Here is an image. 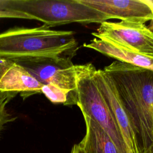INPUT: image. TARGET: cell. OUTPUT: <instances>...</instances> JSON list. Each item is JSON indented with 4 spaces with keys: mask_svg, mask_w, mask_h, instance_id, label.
I'll return each mask as SVG.
<instances>
[{
    "mask_svg": "<svg viewBox=\"0 0 153 153\" xmlns=\"http://www.w3.org/2000/svg\"><path fill=\"white\" fill-rule=\"evenodd\" d=\"M11 61L10 60H6L0 58V76L7 68V67L11 64Z\"/></svg>",
    "mask_w": 153,
    "mask_h": 153,
    "instance_id": "9a60e30c",
    "label": "cell"
},
{
    "mask_svg": "<svg viewBox=\"0 0 153 153\" xmlns=\"http://www.w3.org/2000/svg\"><path fill=\"white\" fill-rule=\"evenodd\" d=\"M108 16L117 19L145 23L153 18V5L150 1L143 0H79Z\"/></svg>",
    "mask_w": 153,
    "mask_h": 153,
    "instance_id": "ba28073f",
    "label": "cell"
},
{
    "mask_svg": "<svg viewBox=\"0 0 153 153\" xmlns=\"http://www.w3.org/2000/svg\"><path fill=\"white\" fill-rule=\"evenodd\" d=\"M42 86L27 70L12 61L0 76V91L20 93L23 99L41 93Z\"/></svg>",
    "mask_w": 153,
    "mask_h": 153,
    "instance_id": "9c48e42d",
    "label": "cell"
},
{
    "mask_svg": "<svg viewBox=\"0 0 153 153\" xmlns=\"http://www.w3.org/2000/svg\"><path fill=\"white\" fill-rule=\"evenodd\" d=\"M94 37H102L135 53L153 58V32L139 22L105 21L100 23Z\"/></svg>",
    "mask_w": 153,
    "mask_h": 153,
    "instance_id": "8992f818",
    "label": "cell"
},
{
    "mask_svg": "<svg viewBox=\"0 0 153 153\" xmlns=\"http://www.w3.org/2000/svg\"><path fill=\"white\" fill-rule=\"evenodd\" d=\"M103 71L113 81L140 153L153 145V71L115 61Z\"/></svg>",
    "mask_w": 153,
    "mask_h": 153,
    "instance_id": "6da1fadb",
    "label": "cell"
},
{
    "mask_svg": "<svg viewBox=\"0 0 153 153\" xmlns=\"http://www.w3.org/2000/svg\"><path fill=\"white\" fill-rule=\"evenodd\" d=\"M0 18H13L34 20L33 17L26 14L13 11H0Z\"/></svg>",
    "mask_w": 153,
    "mask_h": 153,
    "instance_id": "5bb4252c",
    "label": "cell"
},
{
    "mask_svg": "<svg viewBox=\"0 0 153 153\" xmlns=\"http://www.w3.org/2000/svg\"><path fill=\"white\" fill-rule=\"evenodd\" d=\"M11 61L27 70L43 85L52 84L78 94L75 65L62 56L19 58Z\"/></svg>",
    "mask_w": 153,
    "mask_h": 153,
    "instance_id": "5b68a950",
    "label": "cell"
},
{
    "mask_svg": "<svg viewBox=\"0 0 153 153\" xmlns=\"http://www.w3.org/2000/svg\"><path fill=\"white\" fill-rule=\"evenodd\" d=\"M95 69L90 63L75 65L78 93L76 106L82 115L94 120L103 128L119 153H131L95 82L93 78Z\"/></svg>",
    "mask_w": 153,
    "mask_h": 153,
    "instance_id": "277c9868",
    "label": "cell"
},
{
    "mask_svg": "<svg viewBox=\"0 0 153 153\" xmlns=\"http://www.w3.org/2000/svg\"><path fill=\"white\" fill-rule=\"evenodd\" d=\"M17 94L16 93L0 91V133L4 126L14 120L7 110V104Z\"/></svg>",
    "mask_w": 153,
    "mask_h": 153,
    "instance_id": "4fadbf2b",
    "label": "cell"
},
{
    "mask_svg": "<svg viewBox=\"0 0 153 153\" xmlns=\"http://www.w3.org/2000/svg\"><path fill=\"white\" fill-rule=\"evenodd\" d=\"M145 153H153V145Z\"/></svg>",
    "mask_w": 153,
    "mask_h": 153,
    "instance_id": "ac0fdd59",
    "label": "cell"
},
{
    "mask_svg": "<svg viewBox=\"0 0 153 153\" xmlns=\"http://www.w3.org/2000/svg\"><path fill=\"white\" fill-rule=\"evenodd\" d=\"M71 153H85V152L78 145V144H75L71 149Z\"/></svg>",
    "mask_w": 153,
    "mask_h": 153,
    "instance_id": "2e32d148",
    "label": "cell"
},
{
    "mask_svg": "<svg viewBox=\"0 0 153 153\" xmlns=\"http://www.w3.org/2000/svg\"><path fill=\"white\" fill-rule=\"evenodd\" d=\"M147 27H148V28L150 30H151V31L153 32V18H152V19L150 21V23H149V25L147 26Z\"/></svg>",
    "mask_w": 153,
    "mask_h": 153,
    "instance_id": "e0dca14e",
    "label": "cell"
},
{
    "mask_svg": "<svg viewBox=\"0 0 153 153\" xmlns=\"http://www.w3.org/2000/svg\"><path fill=\"white\" fill-rule=\"evenodd\" d=\"M74 32L56 30L42 25L36 27H14L0 33V58L62 56L72 59L78 42Z\"/></svg>",
    "mask_w": 153,
    "mask_h": 153,
    "instance_id": "7a4b0ae2",
    "label": "cell"
},
{
    "mask_svg": "<svg viewBox=\"0 0 153 153\" xmlns=\"http://www.w3.org/2000/svg\"><path fill=\"white\" fill-rule=\"evenodd\" d=\"M41 93L53 103H62L65 106L76 105L78 94L52 84L44 85Z\"/></svg>",
    "mask_w": 153,
    "mask_h": 153,
    "instance_id": "7c38bea8",
    "label": "cell"
},
{
    "mask_svg": "<svg viewBox=\"0 0 153 153\" xmlns=\"http://www.w3.org/2000/svg\"><path fill=\"white\" fill-rule=\"evenodd\" d=\"M93 78L128 149L131 153H140L131 124L113 81L103 69H95Z\"/></svg>",
    "mask_w": 153,
    "mask_h": 153,
    "instance_id": "52a82bcc",
    "label": "cell"
},
{
    "mask_svg": "<svg viewBox=\"0 0 153 153\" xmlns=\"http://www.w3.org/2000/svg\"><path fill=\"white\" fill-rule=\"evenodd\" d=\"M150 2H151V4L153 5V0H150Z\"/></svg>",
    "mask_w": 153,
    "mask_h": 153,
    "instance_id": "d6986e66",
    "label": "cell"
},
{
    "mask_svg": "<svg viewBox=\"0 0 153 153\" xmlns=\"http://www.w3.org/2000/svg\"><path fill=\"white\" fill-rule=\"evenodd\" d=\"M85 124V134L78 143L85 153H119L115 144L94 120L82 115Z\"/></svg>",
    "mask_w": 153,
    "mask_h": 153,
    "instance_id": "8fae6325",
    "label": "cell"
},
{
    "mask_svg": "<svg viewBox=\"0 0 153 153\" xmlns=\"http://www.w3.org/2000/svg\"><path fill=\"white\" fill-rule=\"evenodd\" d=\"M83 46L93 49L117 61L153 71V58L135 53L121 45L102 37H95Z\"/></svg>",
    "mask_w": 153,
    "mask_h": 153,
    "instance_id": "30bf717a",
    "label": "cell"
},
{
    "mask_svg": "<svg viewBox=\"0 0 153 153\" xmlns=\"http://www.w3.org/2000/svg\"><path fill=\"white\" fill-rule=\"evenodd\" d=\"M0 11L26 14L48 28L72 23H101L111 19L79 0H0Z\"/></svg>",
    "mask_w": 153,
    "mask_h": 153,
    "instance_id": "3957f363",
    "label": "cell"
}]
</instances>
